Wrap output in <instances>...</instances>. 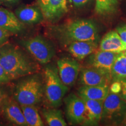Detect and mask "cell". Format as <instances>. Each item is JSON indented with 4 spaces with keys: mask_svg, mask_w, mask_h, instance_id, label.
Returning <instances> with one entry per match:
<instances>
[{
    "mask_svg": "<svg viewBox=\"0 0 126 126\" xmlns=\"http://www.w3.org/2000/svg\"><path fill=\"white\" fill-rule=\"evenodd\" d=\"M10 81L11 79L9 78L5 70L0 63V84L8 83Z\"/></svg>",
    "mask_w": 126,
    "mask_h": 126,
    "instance_id": "obj_24",
    "label": "cell"
},
{
    "mask_svg": "<svg viewBox=\"0 0 126 126\" xmlns=\"http://www.w3.org/2000/svg\"><path fill=\"white\" fill-rule=\"evenodd\" d=\"M15 14L21 22L25 24H37L45 19L38 6H22L16 9Z\"/></svg>",
    "mask_w": 126,
    "mask_h": 126,
    "instance_id": "obj_15",
    "label": "cell"
},
{
    "mask_svg": "<svg viewBox=\"0 0 126 126\" xmlns=\"http://www.w3.org/2000/svg\"><path fill=\"white\" fill-rule=\"evenodd\" d=\"M110 92L109 85L83 86L78 90L79 96L92 100L103 101Z\"/></svg>",
    "mask_w": 126,
    "mask_h": 126,
    "instance_id": "obj_18",
    "label": "cell"
},
{
    "mask_svg": "<svg viewBox=\"0 0 126 126\" xmlns=\"http://www.w3.org/2000/svg\"><path fill=\"white\" fill-rule=\"evenodd\" d=\"M11 34L12 33L0 28V48L5 45Z\"/></svg>",
    "mask_w": 126,
    "mask_h": 126,
    "instance_id": "obj_23",
    "label": "cell"
},
{
    "mask_svg": "<svg viewBox=\"0 0 126 126\" xmlns=\"http://www.w3.org/2000/svg\"><path fill=\"white\" fill-rule=\"evenodd\" d=\"M98 41H77L68 45L67 50L78 60H82L96 51Z\"/></svg>",
    "mask_w": 126,
    "mask_h": 126,
    "instance_id": "obj_14",
    "label": "cell"
},
{
    "mask_svg": "<svg viewBox=\"0 0 126 126\" xmlns=\"http://www.w3.org/2000/svg\"><path fill=\"white\" fill-rule=\"evenodd\" d=\"M126 113V101L119 94L109 92L103 102L101 122L106 125H121Z\"/></svg>",
    "mask_w": 126,
    "mask_h": 126,
    "instance_id": "obj_5",
    "label": "cell"
},
{
    "mask_svg": "<svg viewBox=\"0 0 126 126\" xmlns=\"http://www.w3.org/2000/svg\"><path fill=\"white\" fill-rule=\"evenodd\" d=\"M44 95V85L38 75L21 80L16 86L14 98L20 105H36Z\"/></svg>",
    "mask_w": 126,
    "mask_h": 126,
    "instance_id": "obj_4",
    "label": "cell"
},
{
    "mask_svg": "<svg viewBox=\"0 0 126 126\" xmlns=\"http://www.w3.org/2000/svg\"><path fill=\"white\" fill-rule=\"evenodd\" d=\"M117 54L99 49L89 55L88 66L103 71L111 76V68Z\"/></svg>",
    "mask_w": 126,
    "mask_h": 126,
    "instance_id": "obj_11",
    "label": "cell"
},
{
    "mask_svg": "<svg viewBox=\"0 0 126 126\" xmlns=\"http://www.w3.org/2000/svg\"><path fill=\"white\" fill-rule=\"evenodd\" d=\"M110 84V92L119 94L121 91V83L120 81H113Z\"/></svg>",
    "mask_w": 126,
    "mask_h": 126,
    "instance_id": "obj_25",
    "label": "cell"
},
{
    "mask_svg": "<svg viewBox=\"0 0 126 126\" xmlns=\"http://www.w3.org/2000/svg\"><path fill=\"white\" fill-rule=\"evenodd\" d=\"M111 82L126 78V50L118 53L111 68Z\"/></svg>",
    "mask_w": 126,
    "mask_h": 126,
    "instance_id": "obj_19",
    "label": "cell"
},
{
    "mask_svg": "<svg viewBox=\"0 0 126 126\" xmlns=\"http://www.w3.org/2000/svg\"><path fill=\"white\" fill-rule=\"evenodd\" d=\"M81 97L85 105V120L82 125L97 126L101 122L103 101Z\"/></svg>",
    "mask_w": 126,
    "mask_h": 126,
    "instance_id": "obj_12",
    "label": "cell"
},
{
    "mask_svg": "<svg viewBox=\"0 0 126 126\" xmlns=\"http://www.w3.org/2000/svg\"><path fill=\"white\" fill-rule=\"evenodd\" d=\"M99 49L119 53L126 50V43L116 31H110L104 36L99 44Z\"/></svg>",
    "mask_w": 126,
    "mask_h": 126,
    "instance_id": "obj_16",
    "label": "cell"
},
{
    "mask_svg": "<svg viewBox=\"0 0 126 126\" xmlns=\"http://www.w3.org/2000/svg\"><path fill=\"white\" fill-rule=\"evenodd\" d=\"M66 116L69 123L74 125H82L85 120V105L79 96L74 94H69L64 100Z\"/></svg>",
    "mask_w": 126,
    "mask_h": 126,
    "instance_id": "obj_7",
    "label": "cell"
},
{
    "mask_svg": "<svg viewBox=\"0 0 126 126\" xmlns=\"http://www.w3.org/2000/svg\"><path fill=\"white\" fill-rule=\"evenodd\" d=\"M42 114L47 124L50 126H65L67 124L63 117L62 111L57 108L44 109Z\"/></svg>",
    "mask_w": 126,
    "mask_h": 126,
    "instance_id": "obj_20",
    "label": "cell"
},
{
    "mask_svg": "<svg viewBox=\"0 0 126 126\" xmlns=\"http://www.w3.org/2000/svg\"><path fill=\"white\" fill-rule=\"evenodd\" d=\"M23 24L15 14L8 9L0 7V28L12 33H17L23 31Z\"/></svg>",
    "mask_w": 126,
    "mask_h": 126,
    "instance_id": "obj_17",
    "label": "cell"
},
{
    "mask_svg": "<svg viewBox=\"0 0 126 126\" xmlns=\"http://www.w3.org/2000/svg\"><path fill=\"white\" fill-rule=\"evenodd\" d=\"M1 2L8 5H14L19 2L20 0H1Z\"/></svg>",
    "mask_w": 126,
    "mask_h": 126,
    "instance_id": "obj_30",
    "label": "cell"
},
{
    "mask_svg": "<svg viewBox=\"0 0 126 126\" xmlns=\"http://www.w3.org/2000/svg\"><path fill=\"white\" fill-rule=\"evenodd\" d=\"M121 83V91L119 94L120 96L126 101V78L120 80Z\"/></svg>",
    "mask_w": 126,
    "mask_h": 126,
    "instance_id": "obj_27",
    "label": "cell"
},
{
    "mask_svg": "<svg viewBox=\"0 0 126 126\" xmlns=\"http://www.w3.org/2000/svg\"><path fill=\"white\" fill-rule=\"evenodd\" d=\"M79 73L80 83L83 86L109 85L111 82V75L95 68H82Z\"/></svg>",
    "mask_w": 126,
    "mask_h": 126,
    "instance_id": "obj_10",
    "label": "cell"
},
{
    "mask_svg": "<svg viewBox=\"0 0 126 126\" xmlns=\"http://www.w3.org/2000/svg\"><path fill=\"white\" fill-rule=\"evenodd\" d=\"M21 43L34 59L42 64L49 63L56 53L51 42L42 36H36L23 40Z\"/></svg>",
    "mask_w": 126,
    "mask_h": 126,
    "instance_id": "obj_6",
    "label": "cell"
},
{
    "mask_svg": "<svg viewBox=\"0 0 126 126\" xmlns=\"http://www.w3.org/2000/svg\"><path fill=\"white\" fill-rule=\"evenodd\" d=\"M44 95L46 102L50 108H58L62 105L64 96L69 88L63 82L58 74L57 68L48 66L44 71Z\"/></svg>",
    "mask_w": 126,
    "mask_h": 126,
    "instance_id": "obj_3",
    "label": "cell"
},
{
    "mask_svg": "<svg viewBox=\"0 0 126 126\" xmlns=\"http://www.w3.org/2000/svg\"><path fill=\"white\" fill-rule=\"evenodd\" d=\"M7 94H5L2 89L0 88V111H2L3 106H4L6 100L8 99Z\"/></svg>",
    "mask_w": 126,
    "mask_h": 126,
    "instance_id": "obj_29",
    "label": "cell"
},
{
    "mask_svg": "<svg viewBox=\"0 0 126 126\" xmlns=\"http://www.w3.org/2000/svg\"><path fill=\"white\" fill-rule=\"evenodd\" d=\"M91 0H70L72 5L75 8H81L86 5Z\"/></svg>",
    "mask_w": 126,
    "mask_h": 126,
    "instance_id": "obj_28",
    "label": "cell"
},
{
    "mask_svg": "<svg viewBox=\"0 0 126 126\" xmlns=\"http://www.w3.org/2000/svg\"><path fill=\"white\" fill-rule=\"evenodd\" d=\"M118 0H96V13L100 15H109L117 11Z\"/></svg>",
    "mask_w": 126,
    "mask_h": 126,
    "instance_id": "obj_22",
    "label": "cell"
},
{
    "mask_svg": "<svg viewBox=\"0 0 126 126\" xmlns=\"http://www.w3.org/2000/svg\"><path fill=\"white\" fill-rule=\"evenodd\" d=\"M45 19L56 22L68 11L67 0H37Z\"/></svg>",
    "mask_w": 126,
    "mask_h": 126,
    "instance_id": "obj_9",
    "label": "cell"
},
{
    "mask_svg": "<svg viewBox=\"0 0 126 126\" xmlns=\"http://www.w3.org/2000/svg\"><path fill=\"white\" fill-rule=\"evenodd\" d=\"M121 126H126V114H125V116H124V117L123 120L122 124H121Z\"/></svg>",
    "mask_w": 126,
    "mask_h": 126,
    "instance_id": "obj_31",
    "label": "cell"
},
{
    "mask_svg": "<svg viewBox=\"0 0 126 126\" xmlns=\"http://www.w3.org/2000/svg\"><path fill=\"white\" fill-rule=\"evenodd\" d=\"M1 0H0V4H1Z\"/></svg>",
    "mask_w": 126,
    "mask_h": 126,
    "instance_id": "obj_32",
    "label": "cell"
},
{
    "mask_svg": "<svg viewBox=\"0 0 126 126\" xmlns=\"http://www.w3.org/2000/svg\"><path fill=\"white\" fill-rule=\"evenodd\" d=\"M56 35L66 45L77 41H98L96 25L88 19H78L60 26Z\"/></svg>",
    "mask_w": 126,
    "mask_h": 126,
    "instance_id": "obj_2",
    "label": "cell"
},
{
    "mask_svg": "<svg viewBox=\"0 0 126 126\" xmlns=\"http://www.w3.org/2000/svg\"><path fill=\"white\" fill-rule=\"evenodd\" d=\"M57 71L61 80L66 86H73L81 71V65L76 60L68 57L59 59L57 63Z\"/></svg>",
    "mask_w": 126,
    "mask_h": 126,
    "instance_id": "obj_8",
    "label": "cell"
},
{
    "mask_svg": "<svg viewBox=\"0 0 126 126\" xmlns=\"http://www.w3.org/2000/svg\"><path fill=\"white\" fill-rule=\"evenodd\" d=\"M116 31L118 33L122 40L126 43V25L118 26L116 28Z\"/></svg>",
    "mask_w": 126,
    "mask_h": 126,
    "instance_id": "obj_26",
    "label": "cell"
},
{
    "mask_svg": "<svg viewBox=\"0 0 126 126\" xmlns=\"http://www.w3.org/2000/svg\"><path fill=\"white\" fill-rule=\"evenodd\" d=\"M25 120L29 126H43L38 110L34 105H20Z\"/></svg>",
    "mask_w": 126,
    "mask_h": 126,
    "instance_id": "obj_21",
    "label": "cell"
},
{
    "mask_svg": "<svg viewBox=\"0 0 126 126\" xmlns=\"http://www.w3.org/2000/svg\"><path fill=\"white\" fill-rule=\"evenodd\" d=\"M19 104L12 97H8L2 111L8 120L16 126H27L23 113L22 111Z\"/></svg>",
    "mask_w": 126,
    "mask_h": 126,
    "instance_id": "obj_13",
    "label": "cell"
},
{
    "mask_svg": "<svg viewBox=\"0 0 126 126\" xmlns=\"http://www.w3.org/2000/svg\"><path fill=\"white\" fill-rule=\"evenodd\" d=\"M0 63L11 80L32 75L39 69V65L24 52L9 45L0 48Z\"/></svg>",
    "mask_w": 126,
    "mask_h": 126,
    "instance_id": "obj_1",
    "label": "cell"
}]
</instances>
